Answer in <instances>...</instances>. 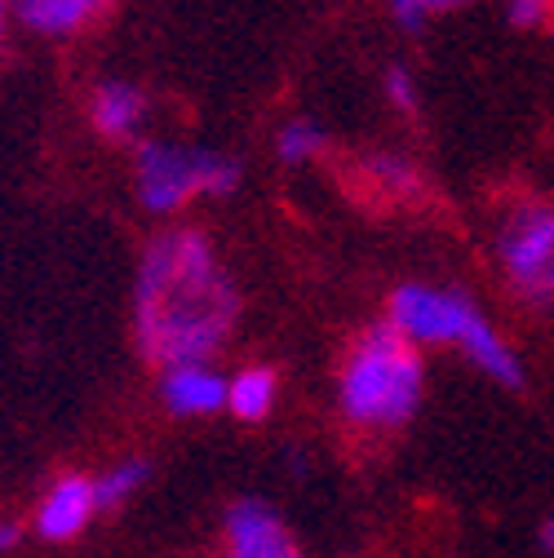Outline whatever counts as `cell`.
<instances>
[{"label": "cell", "instance_id": "obj_1", "mask_svg": "<svg viewBox=\"0 0 554 558\" xmlns=\"http://www.w3.org/2000/svg\"><path fill=\"white\" fill-rule=\"evenodd\" d=\"M240 293L204 231H165L152 240L133 284V332L160 368L209 360L227 341Z\"/></svg>", "mask_w": 554, "mask_h": 558}, {"label": "cell", "instance_id": "obj_2", "mask_svg": "<svg viewBox=\"0 0 554 558\" xmlns=\"http://www.w3.org/2000/svg\"><path fill=\"white\" fill-rule=\"evenodd\" d=\"M422 395H426L422 345L404 328L386 319L356 337L337 377V403L346 422L364 430H399L418 416Z\"/></svg>", "mask_w": 554, "mask_h": 558}, {"label": "cell", "instance_id": "obj_3", "mask_svg": "<svg viewBox=\"0 0 554 558\" xmlns=\"http://www.w3.org/2000/svg\"><path fill=\"white\" fill-rule=\"evenodd\" d=\"M390 324L404 328L418 345H457V351L497 386H523V364L502 332L483 319V311L457 293V289H435L422 279H408L390 293Z\"/></svg>", "mask_w": 554, "mask_h": 558}, {"label": "cell", "instance_id": "obj_4", "mask_svg": "<svg viewBox=\"0 0 554 558\" xmlns=\"http://www.w3.org/2000/svg\"><path fill=\"white\" fill-rule=\"evenodd\" d=\"M244 182V169L227 151L186 147L173 137H143L133 151V186L147 214H178L191 199H227Z\"/></svg>", "mask_w": 554, "mask_h": 558}, {"label": "cell", "instance_id": "obj_5", "mask_svg": "<svg viewBox=\"0 0 554 558\" xmlns=\"http://www.w3.org/2000/svg\"><path fill=\"white\" fill-rule=\"evenodd\" d=\"M497 262L523 302H554V204H515L497 231Z\"/></svg>", "mask_w": 554, "mask_h": 558}, {"label": "cell", "instance_id": "obj_6", "mask_svg": "<svg viewBox=\"0 0 554 558\" xmlns=\"http://www.w3.org/2000/svg\"><path fill=\"white\" fill-rule=\"evenodd\" d=\"M120 0H10L14 23L40 40H76L98 27Z\"/></svg>", "mask_w": 554, "mask_h": 558}, {"label": "cell", "instance_id": "obj_7", "mask_svg": "<svg viewBox=\"0 0 554 558\" xmlns=\"http://www.w3.org/2000/svg\"><path fill=\"white\" fill-rule=\"evenodd\" d=\"M227 558H302L285 519L266 501H236L227 510Z\"/></svg>", "mask_w": 554, "mask_h": 558}, {"label": "cell", "instance_id": "obj_8", "mask_svg": "<svg viewBox=\"0 0 554 558\" xmlns=\"http://www.w3.org/2000/svg\"><path fill=\"white\" fill-rule=\"evenodd\" d=\"M103 506H98V487H94V478H85V474H62L49 493H45V501L36 506V532L45 536V541H72V536H81L89 523H94V514H98Z\"/></svg>", "mask_w": 554, "mask_h": 558}, {"label": "cell", "instance_id": "obj_9", "mask_svg": "<svg viewBox=\"0 0 554 558\" xmlns=\"http://www.w3.org/2000/svg\"><path fill=\"white\" fill-rule=\"evenodd\" d=\"M152 116V98L133 81H98L89 89V124L107 143H133Z\"/></svg>", "mask_w": 554, "mask_h": 558}, {"label": "cell", "instance_id": "obj_10", "mask_svg": "<svg viewBox=\"0 0 554 558\" xmlns=\"http://www.w3.org/2000/svg\"><path fill=\"white\" fill-rule=\"evenodd\" d=\"M227 377L209 368V360L173 364L160 377V399L173 416H214L227 408Z\"/></svg>", "mask_w": 554, "mask_h": 558}, {"label": "cell", "instance_id": "obj_11", "mask_svg": "<svg viewBox=\"0 0 554 558\" xmlns=\"http://www.w3.org/2000/svg\"><path fill=\"white\" fill-rule=\"evenodd\" d=\"M227 408L240 422H266L275 408V373L270 368H240L227 386Z\"/></svg>", "mask_w": 554, "mask_h": 558}, {"label": "cell", "instance_id": "obj_12", "mask_svg": "<svg viewBox=\"0 0 554 558\" xmlns=\"http://www.w3.org/2000/svg\"><path fill=\"white\" fill-rule=\"evenodd\" d=\"M324 147H328V133L311 116H293L280 124V133H275V156H280V165H289V169L311 165L315 156H324Z\"/></svg>", "mask_w": 554, "mask_h": 558}, {"label": "cell", "instance_id": "obj_13", "mask_svg": "<svg viewBox=\"0 0 554 558\" xmlns=\"http://www.w3.org/2000/svg\"><path fill=\"white\" fill-rule=\"evenodd\" d=\"M364 173H369L386 195H395V199H418V195L426 191L418 165L404 160V156H395V151H377V156H369V160H364Z\"/></svg>", "mask_w": 554, "mask_h": 558}, {"label": "cell", "instance_id": "obj_14", "mask_svg": "<svg viewBox=\"0 0 554 558\" xmlns=\"http://www.w3.org/2000/svg\"><path fill=\"white\" fill-rule=\"evenodd\" d=\"M147 474H152V465H147V461H137V457H129V461L111 465L103 478H94V487H98V506H103V510L124 506V501L137 493V487L147 483Z\"/></svg>", "mask_w": 554, "mask_h": 558}, {"label": "cell", "instance_id": "obj_15", "mask_svg": "<svg viewBox=\"0 0 554 558\" xmlns=\"http://www.w3.org/2000/svg\"><path fill=\"white\" fill-rule=\"evenodd\" d=\"M466 5H474V0H386L395 27H404V32H422L431 19L457 14V10H466Z\"/></svg>", "mask_w": 554, "mask_h": 558}, {"label": "cell", "instance_id": "obj_16", "mask_svg": "<svg viewBox=\"0 0 554 558\" xmlns=\"http://www.w3.org/2000/svg\"><path fill=\"white\" fill-rule=\"evenodd\" d=\"M382 94L404 116H418V107H422V85H418V76H412V66H404V62H390L382 72Z\"/></svg>", "mask_w": 554, "mask_h": 558}, {"label": "cell", "instance_id": "obj_17", "mask_svg": "<svg viewBox=\"0 0 554 558\" xmlns=\"http://www.w3.org/2000/svg\"><path fill=\"white\" fill-rule=\"evenodd\" d=\"M502 14L515 32H537V27H550L554 0H502Z\"/></svg>", "mask_w": 554, "mask_h": 558}, {"label": "cell", "instance_id": "obj_18", "mask_svg": "<svg viewBox=\"0 0 554 558\" xmlns=\"http://www.w3.org/2000/svg\"><path fill=\"white\" fill-rule=\"evenodd\" d=\"M19 541H23V527L19 523H0V554H10Z\"/></svg>", "mask_w": 554, "mask_h": 558}, {"label": "cell", "instance_id": "obj_19", "mask_svg": "<svg viewBox=\"0 0 554 558\" xmlns=\"http://www.w3.org/2000/svg\"><path fill=\"white\" fill-rule=\"evenodd\" d=\"M10 23H14V10L10 0H0V53H5V40H10Z\"/></svg>", "mask_w": 554, "mask_h": 558}, {"label": "cell", "instance_id": "obj_20", "mask_svg": "<svg viewBox=\"0 0 554 558\" xmlns=\"http://www.w3.org/2000/svg\"><path fill=\"white\" fill-rule=\"evenodd\" d=\"M537 541H541V549H545V554H554V514H545V523H541Z\"/></svg>", "mask_w": 554, "mask_h": 558}, {"label": "cell", "instance_id": "obj_21", "mask_svg": "<svg viewBox=\"0 0 554 558\" xmlns=\"http://www.w3.org/2000/svg\"><path fill=\"white\" fill-rule=\"evenodd\" d=\"M550 36H554V19H550Z\"/></svg>", "mask_w": 554, "mask_h": 558}]
</instances>
